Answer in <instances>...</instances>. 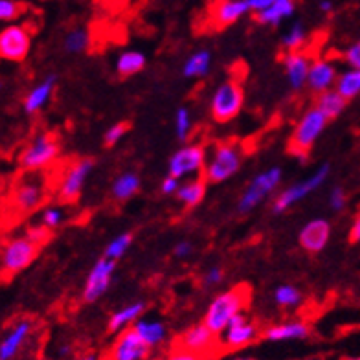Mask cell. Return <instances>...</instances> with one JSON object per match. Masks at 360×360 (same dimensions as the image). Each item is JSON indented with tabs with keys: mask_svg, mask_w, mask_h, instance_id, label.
Masks as SVG:
<instances>
[{
	"mask_svg": "<svg viewBox=\"0 0 360 360\" xmlns=\"http://www.w3.org/2000/svg\"><path fill=\"white\" fill-rule=\"evenodd\" d=\"M250 287L248 285H236L226 293H221L217 298L210 304L206 315H204V324L215 333V335H223L230 320L237 313L248 307L250 302Z\"/></svg>",
	"mask_w": 360,
	"mask_h": 360,
	"instance_id": "1",
	"label": "cell"
},
{
	"mask_svg": "<svg viewBox=\"0 0 360 360\" xmlns=\"http://www.w3.org/2000/svg\"><path fill=\"white\" fill-rule=\"evenodd\" d=\"M46 197H48V190L43 179L35 177V179L19 180L6 199L8 219L19 221L34 214L35 210L46 203Z\"/></svg>",
	"mask_w": 360,
	"mask_h": 360,
	"instance_id": "2",
	"label": "cell"
},
{
	"mask_svg": "<svg viewBox=\"0 0 360 360\" xmlns=\"http://www.w3.org/2000/svg\"><path fill=\"white\" fill-rule=\"evenodd\" d=\"M327 122H329V118L316 105L307 109L304 116L296 124V127H294L293 135H291L287 147L289 153L298 158V160H302V162H305L309 158L311 149L318 140V136L326 129Z\"/></svg>",
	"mask_w": 360,
	"mask_h": 360,
	"instance_id": "3",
	"label": "cell"
},
{
	"mask_svg": "<svg viewBox=\"0 0 360 360\" xmlns=\"http://www.w3.org/2000/svg\"><path fill=\"white\" fill-rule=\"evenodd\" d=\"M41 245L30 239L26 234L8 239L2 247V280L10 282L34 263L41 252Z\"/></svg>",
	"mask_w": 360,
	"mask_h": 360,
	"instance_id": "4",
	"label": "cell"
},
{
	"mask_svg": "<svg viewBox=\"0 0 360 360\" xmlns=\"http://www.w3.org/2000/svg\"><path fill=\"white\" fill-rule=\"evenodd\" d=\"M61 151V142L56 133H41L19 155V166L24 171H39L48 168Z\"/></svg>",
	"mask_w": 360,
	"mask_h": 360,
	"instance_id": "5",
	"label": "cell"
},
{
	"mask_svg": "<svg viewBox=\"0 0 360 360\" xmlns=\"http://www.w3.org/2000/svg\"><path fill=\"white\" fill-rule=\"evenodd\" d=\"M243 153L241 147L234 142H223L214 147V157L204 168V179L208 184H219L230 179L241 168Z\"/></svg>",
	"mask_w": 360,
	"mask_h": 360,
	"instance_id": "6",
	"label": "cell"
},
{
	"mask_svg": "<svg viewBox=\"0 0 360 360\" xmlns=\"http://www.w3.org/2000/svg\"><path fill=\"white\" fill-rule=\"evenodd\" d=\"M171 348L188 349V351H193V353L204 355L210 360L225 353L219 335H215L204 322L197 324V326L188 327L186 331L180 333L179 337L171 342Z\"/></svg>",
	"mask_w": 360,
	"mask_h": 360,
	"instance_id": "7",
	"label": "cell"
},
{
	"mask_svg": "<svg viewBox=\"0 0 360 360\" xmlns=\"http://www.w3.org/2000/svg\"><path fill=\"white\" fill-rule=\"evenodd\" d=\"M245 103V90L239 79H228L217 87L212 98V118L219 124H226L241 113Z\"/></svg>",
	"mask_w": 360,
	"mask_h": 360,
	"instance_id": "8",
	"label": "cell"
},
{
	"mask_svg": "<svg viewBox=\"0 0 360 360\" xmlns=\"http://www.w3.org/2000/svg\"><path fill=\"white\" fill-rule=\"evenodd\" d=\"M329 173H331V166H329V164H322L320 168L316 169L309 179L302 180V182H298V184H294V186L283 190V192L274 199V203H272V212H274V214H283V212H287L291 206L300 203V201L307 197L311 192L318 190V188L326 182Z\"/></svg>",
	"mask_w": 360,
	"mask_h": 360,
	"instance_id": "9",
	"label": "cell"
},
{
	"mask_svg": "<svg viewBox=\"0 0 360 360\" xmlns=\"http://www.w3.org/2000/svg\"><path fill=\"white\" fill-rule=\"evenodd\" d=\"M92 168H94V160L92 158H79V160L72 162L65 169L61 182H59V192H57L59 203H78L79 197H81V192H83L85 180L90 175Z\"/></svg>",
	"mask_w": 360,
	"mask_h": 360,
	"instance_id": "10",
	"label": "cell"
},
{
	"mask_svg": "<svg viewBox=\"0 0 360 360\" xmlns=\"http://www.w3.org/2000/svg\"><path fill=\"white\" fill-rule=\"evenodd\" d=\"M280 182H282V169L280 168H270L263 173H259L258 177H254L252 182L243 193L241 201H239V212L247 214L258 204L263 203L265 199L280 186Z\"/></svg>",
	"mask_w": 360,
	"mask_h": 360,
	"instance_id": "11",
	"label": "cell"
},
{
	"mask_svg": "<svg viewBox=\"0 0 360 360\" xmlns=\"http://www.w3.org/2000/svg\"><path fill=\"white\" fill-rule=\"evenodd\" d=\"M30 46H32V34L23 24H12L0 32V57L6 61H24Z\"/></svg>",
	"mask_w": 360,
	"mask_h": 360,
	"instance_id": "12",
	"label": "cell"
},
{
	"mask_svg": "<svg viewBox=\"0 0 360 360\" xmlns=\"http://www.w3.org/2000/svg\"><path fill=\"white\" fill-rule=\"evenodd\" d=\"M151 351V346L142 338L135 327H127L120 333L113 349L109 353V360H144Z\"/></svg>",
	"mask_w": 360,
	"mask_h": 360,
	"instance_id": "13",
	"label": "cell"
},
{
	"mask_svg": "<svg viewBox=\"0 0 360 360\" xmlns=\"http://www.w3.org/2000/svg\"><path fill=\"white\" fill-rule=\"evenodd\" d=\"M114 269H116V261L114 259H109L105 256L102 259H98L96 265L92 267L90 274L87 276V282H85V304H94L98 298H102L103 293L111 287Z\"/></svg>",
	"mask_w": 360,
	"mask_h": 360,
	"instance_id": "14",
	"label": "cell"
},
{
	"mask_svg": "<svg viewBox=\"0 0 360 360\" xmlns=\"http://www.w3.org/2000/svg\"><path fill=\"white\" fill-rule=\"evenodd\" d=\"M206 168V151L203 146H184L169 158V175L177 179L199 173Z\"/></svg>",
	"mask_w": 360,
	"mask_h": 360,
	"instance_id": "15",
	"label": "cell"
},
{
	"mask_svg": "<svg viewBox=\"0 0 360 360\" xmlns=\"http://www.w3.org/2000/svg\"><path fill=\"white\" fill-rule=\"evenodd\" d=\"M259 337L258 326L250 322L243 313H237L230 320L226 327L225 337L221 340L223 344V351H237V349L245 348L248 344H252Z\"/></svg>",
	"mask_w": 360,
	"mask_h": 360,
	"instance_id": "16",
	"label": "cell"
},
{
	"mask_svg": "<svg viewBox=\"0 0 360 360\" xmlns=\"http://www.w3.org/2000/svg\"><path fill=\"white\" fill-rule=\"evenodd\" d=\"M248 12H250L248 0H217L210 10V23L215 30L228 28Z\"/></svg>",
	"mask_w": 360,
	"mask_h": 360,
	"instance_id": "17",
	"label": "cell"
},
{
	"mask_svg": "<svg viewBox=\"0 0 360 360\" xmlns=\"http://www.w3.org/2000/svg\"><path fill=\"white\" fill-rule=\"evenodd\" d=\"M331 237V225L326 219H313L300 232V245L304 250L316 254L324 250Z\"/></svg>",
	"mask_w": 360,
	"mask_h": 360,
	"instance_id": "18",
	"label": "cell"
},
{
	"mask_svg": "<svg viewBox=\"0 0 360 360\" xmlns=\"http://www.w3.org/2000/svg\"><path fill=\"white\" fill-rule=\"evenodd\" d=\"M309 56L302 50L287 52V56L283 57V65H285V72H287L289 85L294 90H300L304 85H307V76L311 70Z\"/></svg>",
	"mask_w": 360,
	"mask_h": 360,
	"instance_id": "19",
	"label": "cell"
},
{
	"mask_svg": "<svg viewBox=\"0 0 360 360\" xmlns=\"http://www.w3.org/2000/svg\"><path fill=\"white\" fill-rule=\"evenodd\" d=\"M337 68H335V65L331 61L316 59V61L311 63L309 76H307V87L313 92H316V94H320V92L333 89L335 83H337Z\"/></svg>",
	"mask_w": 360,
	"mask_h": 360,
	"instance_id": "20",
	"label": "cell"
},
{
	"mask_svg": "<svg viewBox=\"0 0 360 360\" xmlns=\"http://www.w3.org/2000/svg\"><path fill=\"white\" fill-rule=\"evenodd\" d=\"M311 333V327L305 322H285L278 324L269 329H265L263 338L270 342H283V340H300L307 338Z\"/></svg>",
	"mask_w": 360,
	"mask_h": 360,
	"instance_id": "21",
	"label": "cell"
},
{
	"mask_svg": "<svg viewBox=\"0 0 360 360\" xmlns=\"http://www.w3.org/2000/svg\"><path fill=\"white\" fill-rule=\"evenodd\" d=\"M294 10H296L294 0H276L269 8L254 13V21L258 24H265V26H278L283 19L291 17Z\"/></svg>",
	"mask_w": 360,
	"mask_h": 360,
	"instance_id": "22",
	"label": "cell"
},
{
	"mask_svg": "<svg viewBox=\"0 0 360 360\" xmlns=\"http://www.w3.org/2000/svg\"><path fill=\"white\" fill-rule=\"evenodd\" d=\"M32 333V322L21 320L0 344V360H12Z\"/></svg>",
	"mask_w": 360,
	"mask_h": 360,
	"instance_id": "23",
	"label": "cell"
},
{
	"mask_svg": "<svg viewBox=\"0 0 360 360\" xmlns=\"http://www.w3.org/2000/svg\"><path fill=\"white\" fill-rule=\"evenodd\" d=\"M54 89H56V76H48L43 83L34 87L28 92V96L24 98V111L28 114H35L37 111H41L52 98Z\"/></svg>",
	"mask_w": 360,
	"mask_h": 360,
	"instance_id": "24",
	"label": "cell"
},
{
	"mask_svg": "<svg viewBox=\"0 0 360 360\" xmlns=\"http://www.w3.org/2000/svg\"><path fill=\"white\" fill-rule=\"evenodd\" d=\"M316 107L320 109L322 113L326 114L329 122L335 118H338L344 113V109L348 107V100L338 92L337 89H329L326 92H320L316 96Z\"/></svg>",
	"mask_w": 360,
	"mask_h": 360,
	"instance_id": "25",
	"label": "cell"
},
{
	"mask_svg": "<svg viewBox=\"0 0 360 360\" xmlns=\"http://www.w3.org/2000/svg\"><path fill=\"white\" fill-rule=\"evenodd\" d=\"M144 311H146V304H144V302H136V304H131L127 305V307H124V309L116 311V313L109 318V333H118L127 329L131 324H135V322L140 318V315Z\"/></svg>",
	"mask_w": 360,
	"mask_h": 360,
	"instance_id": "26",
	"label": "cell"
},
{
	"mask_svg": "<svg viewBox=\"0 0 360 360\" xmlns=\"http://www.w3.org/2000/svg\"><path fill=\"white\" fill-rule=\"evenodd\" d=\"M206 179H195V180H190V182H186L184 186L179 188V192H177V197H179V201L184 206H186L188 210L195 208V206H199V204L203 203L204 195H206Z\"/></svg>",
	"mask_w": 360,
	"mask_h": 360,
	"instance_id": "27",
	"label": "cell"
},
{
	"mask_svg": "<svg viewBox=\"0 0 360 360\" xmlns=\"http://www.w3.org/2000/svg\"><path fill=\"white\" fill-rule=\"evenodd\" d=\"M138 190H140V177L136 173H124L114 180L113 197L118 203H125L131 197H135Z\"/></svg>",
	"mask_w": 360,
	"mask_h": 360,
	"instance_id": "28",
	"label": "cell"
},
{
	"mask_svg": "<svg viewBox=\"0 0 360 360\" xmlns=\"http://www.w3.org/2000/svg\"><path fill=\"white\" fill-rule=\"evenodd\" d=\"M146 67V57L142 52H124L122 56L118 57L116 61V74H118L122 79H127L135 74L142 72Z\"/></svg>",
	"mask_w": 360,
	"mask_h": 360,
	"instance_id": "29",
	"label": "cell"
},
{
	"mask_svg": "<svg viewBox=\"0 0 360 360\" xmlns=\"http://www.w3.org/2000/svg\"><path fill=\"white\" fill-rule=\"evenodd\" d=\"M335 89L342 94L346 100H353L360 94V68H348L337 78Z\"/></svg>",
	"mask_w": 360,
	"mask_h": 360,
	"instance_id": "30",
	"label": "cell"
},
{
	"mask_svg": "<svg viewBox=\"0 0 360 360\" xmlns=\"http://www.w3.org/2000/svg\"><path fill=\"white\" fill-rule=\"evenodd\" d=\"M136 331L140 333L142 338L146 340L151 348L158 346L166 338V326L158 320H136L133 324Z\"/></svg>",
	"mask_w": 360,
	"mask_h": 360,
	"instance_id": "31",
	"label": "cell"
},
{
	"mask_svg": "<svg viewBox=\"0 0 360 360\" xmlns=\"http://www.w3.org/2000/svg\"><path fill=\"white\" fill-rule=\"evenodd\" d=\"M210 70V52H195L184 65V76L186 78H203Z\"/></svg>",
	"mask_w": 360,
	"mask_h": 360,
	"instance_id": "32",
	"label": "cell"
},
{
	"mask_svg": "<svg viewBox=\"0 0 360 360\" xmlns=\"http://www.w3.org/2000/svg\"><path fill=\"white\" fill-rule=\"evenodd\" d=\"M90 43V37L87 34V30L76 28L72 32H68V35L65 37V50L70 54H79V52L87 50V46Z\"/></svg>",
	"mask_w": 360,
	"mask_h": 360,
	"instance_id": "33",
	"label": "cell"
},
{
	"mask_svg": "<svg viewBox=\"0 0 360 360\" xmlns=\"http://www.w3.org/2000/svg\"><path fill=\"white\" fill-rule=\"evenodd\" d=\"M274 302L280 307H296L302 302V293L298 289H294L293 285H282L274 293Z\"/></svg>",
	"mask_w": 360,
	"mask_h": 360,
	"instance_id": "34",
	"label": "cell"
},
{
	"mask_svg": "<svg viewBox=\"0 0 360 360\" xmlns=\"http://www.w3.org/2000/svg\"><path fill=\"white\" fill-rule=\"evenodd\" d=\"M131 243H133V234H120V236L109 243V247L105 248V258L118 261V259L129 250Z\"/></svg>",
	"mask_w": 360,
	"mask_h": 360,
	"instance_id": "35",
	"label": "cell"
},
{
	"mask_svg": "<svg viewBox=\"0 0 360 360\" xmlns=\"http://www.w3.org/2000/svg\"><path fill=\"white\" fill-rule=\"evenodd\" d=\"M26 12V4L19 0H0V19L4 23H12Z\"/></svg>",
	"mask_w": 360,
	"mask_h": 360,
	"instance_id": "36",
	"label": "cell"
},
{
	"mask_svg": "<svg viewBox=\"0 0 360 360\" xmlns=\"http://www.w3.org/2000/svg\"><path fill=\"white\" fill-rule=\"evenodd\" d=\"M305 43V30L302 24H294L293 28L289 30L285 37H283V48L287 52L302 50V46Z\"/></svg>",
	"mask_w": 360,
	"mask_h": 360,
	"instance_id": "37",
	"label": "cell"
},
{
	"mask_svg": "<svg viewBox=\"0 0 360 360\" xmlns=\"http://www.w3.org/2000/svg\"><path fill=\"white\" fill-rule=\"evenodd\" d=\"M175 129H177V136L179 140H186L190 131H192V116L188 113V109L180 107L175 114Z\"/></svg>",
	"mask_w": 360,
	"mask_h": 360,
	"instance_id": "38",
	"label": "cell"
},
{
	"mask_svg": "<svg viewBox=\"0 0 360 360\" xmlns=\"http://www.w3.org/2000/svg\"><path fill=\"white\" fill-rule=\"evenodd\" d=\"M131 129V125L127 122H118L116 125H113L111 129L105 133V138H103V146L105 147H113L116 146L125 135H127V131Z\"/></svg>",
	"mask_w": 360,
	"mask_h": 360,
	"instance_id": "39",
	"label": "cell"
},
{
	"mask_svg": "<svg viewBox=\"0 0 360 360\" xmlns=\"http://www.w3.org/2000/svg\"><path fill=\"white\" fill-rule=\"evenodd\" d=\"M26 236L30 237V239H34L37 245H41V247H45L46 243L50 241L52 239V230L48 228V226H45L43 223L37 226H30L28 230H26Z\"/></svg>",
	"mask_w": 360,
	"mask_h": 360,
	"instance_id": "40",
	"label": "cell"
},
{
	"mask_svg": "<svg viewBox=\"0 0 360 360\" xmlns=\"http://www.w3.org/2000/svg\"><path fill=\"white\" fill-rule=\"evenodd\" d=\"M166 360H210V359H208V357H204V355L188 351V349L171 348V349H169L168 359H166Z\"/></svg>",
	"mask_w": 360,
	"mask_h": 360,
	"instance_id": "41",
	"label": "cell"
},
{
	"mask_svg": "<svg viewBox=\"0 0 360 360\" xmlns=\"http://www.w3.org/2000/svg\"><path fill=\"white\" fill-rule=\"evenodd\" d=\"M41 223H43V225H45V226H48L50 230H56L57 226H59L63 223L61 210L46 208L45 214H43V219H41Z\"/></svg>",
	"mask_w": 360,
	"mask_h": 360,
	"instance_id": "42",
	"label": "cell"
},
{
	"mask_svg": "<svg viewBox=\"0 0 360 360\" xmlns=\"http://www.w3.org/2000/svg\"><path fill=\"white\" fill-rule=\"evenodd\" d=\"M346 203H348V197H346L344 188L340 186L333 188L331 193H329V204H331V208L335 210V212H340V210H344Z\"/></svg>",
	"mask_w": 360,
	"mask_h": 360,
	"instance_id": "43",
	"label": "cell"
},
{
	"mask_svg": "<svg viewBox=\"0 0 360 360\" xmlns=\"http://www.w3.org/2000/svg\"><path fill=\"white\" fill-rule=\"evenodd\" d=\"M344 61L348 63L349 68H360V41L353 43L344 52Z\"/></svg>",
	"mask_w": 360,
	"mask_h": 360,
	"instance_id": "44",
	"label": "cell"
},
{
	"mask_svg": "<svg viewBox=\"0 0 360 360\" xmlns=\"http://www.w3.org/2000/svg\"><path fill=\"white\" fill-rule=\"evenodd\" d=\"M223 278H225V270L221 269V267H214V269H210L208 272H206L203 283L206 285V287H210V285H217V283L223 282Z\"/></svg>",
	"mask_w": 360,
	"mask_h": 360,
	"instance_id": "45",
	"label": "cell"
},
{
	"mask_svg": "<svg viewBox=\"0 0 360 360\" xmlns=\"http://www.w3.org/2000/svg\"><path fill=\"white\" fill-rule=\"evenodd\" d=\"M179 179L173 177V175H168L162 182V193L164 195H173V193L179 192Z\"/></svg>",
	"mask_w": 360,
	"mask_h": 360,
	"instance_id": "46",
	"label": "cell"
},
{
	"mask_svg": "<svg viewBox=\"0 0 360 360\" xmlns=\"http://www.w3.org/2000/svg\"><path fill=\"white\" fill-rule=\"evenodd\" d=\"M349 243L351 245H357V243H360V214L355 217L353 225H351V228H349Z\"/></svg>",
	"mask_w": 360,
	"mask_h": 360,
	"instance_id": "47",
	"label": "cell"
},
{
	"mask_svg": "<svg viewBox=\"0 0 360 360\" xmlns=\"http://www.w3.org/2000/svg\"><path fill=\"white\" fill-rule=\"evenodd\" d=\"M193 250V245L186 239H182L180 243H177V247H175V256H179V258H186L190 256Z\"/></svg>",
	"mask_w": 360,
	"mask_h": 360,
	"instance_id": "48",
	"label": "cell"
},
{
	"mask_svg": "<svg viewBox=\"0 0 360 360\" xmlns=\"http://www.w3.org/2000/svg\"><path fill=\"white\" fill-rule=\"evenodd\" d=\"M276 0H248V4H250V12H261L265 8H269L270 4H274Z\"/></svg>",
	"mask_w": 360,
	"mask_h": 360,
	"instance_id": "49",
	"label": "cell"
},
{
	"mask_svg": "<svg viewBox=\"0 0 360 360\" xmlns=\"http://www.w3.org/2000/svg\"><path fill=\"white\" fill-rule=\"evenodd\" d=\"M318 10H320L322 13H331L333 2L331 0H320V2H318Z\"/></svg>",
	"mask_w": 360,
	"mask_h": 360,
	"instance_id": "50",
	"label": "cell"
},
{
	"mask_svg": "<svg viewBox=\"0 0 360 360\" xmlns=\"http://www.w3.org/2000/svg\"><path fill=\"white\" fill-rule=\"evenodd\" d=\"M78 360H98L96 359V355H87V357H81V359Z\"/></svg>",
	"mask_w": 360,
	"mask_h": 360,
	"instance_id": "51",
	"label": "cell"
},
{
	"mask_svg": "<svg viewBox=\"0 0 360 360\" xmlns=\"http://www.w3.org/2000/svg\"><path fill=\"white\" fill-rule=\"evenodd\" d=\"M105 2H109V4H122L124 0H105Z\"/></svg>",
	"mask_w": 360,
	"mask_h": 360,
	"instance_id": "52",
	"label": "cell"
},
{
	"mask_svg": "<svg viewBox=\"0 0 360 360\" xmlns=\"http://www.w3.org/2000/svg\"><path fill=\"white\" fill-rule=\"evenodd\" d=\"M340 360H360V355L359 357H344V359H340Z\"/></svg>",
	"mask_w": 360,
	"mask_h": 360,
	"instance_id": "53",
	"label": "cell"
},
{
	"mask_svg": "<svg viewBox=\"0 0 360 360\" xmlns=\"http://www.w3.org/2000/svg\"><path fill=\"white\" fill-rule=\"evenodd\" d=\"M236 360H254V359H236Z\"/></svg>",
	"mask_w": 360,
	"mask_h": 360,
	"instance_id": "54",
	"label": "cell"
},
{
	"mask_svg": "<svg viewBox=\"0 0 360 360\" xmlns=\"http://www.w3.org/2000/svg\"><path fill=\"white\" fill-rule=\"evenodd\" d=\"M309 360H324V359H309Z\"/></svg>",
	"mask_w": 360,
	"mask_h": 360,
	"instance_id": "55",
	"label": "cell"
},
{
	"mask_svg": "<svg viewBox=\"0 0 360 360\" xmlns=\"http://www.w3.org/2000/svg\"><path fill=\"white\" fill-rule=\"evenodd\" d=\"M155 360H160V359H155Z\"/></svg>",
	"mask_w": 360,
	"mask_h": 360,
	"instance_id": "56",
	"label": "cell"
},
{
	"mask_svg": "<svg viewBox=\"0 0 360 360\" xmlns=\"http://www.w3.org/2000/svg\"><path fill=\"white\" fill-rule=\"evenodd\" d=\"M107 360H109V359H107Z\"/></svg>",
	"mask_w": 360,
	"mask_h": 360,
	"instance_id": "57",
	"label": "cell"
}]
</instances>
